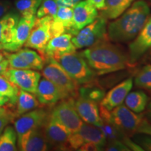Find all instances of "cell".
<instances>
[{"mask_svg":"<svg viewBox=\"0 0 151 151\" xmlns=\"http://www.w3.org/2000/svg\"><path fill=\"white\" fill-rule=\"evenodd\" d=\"M80 53L99 76L122 70L132 65L123 49L108 39L99 41Z\"/></svg>","mask_w":151,"mask_h":151,"instance_id":"cell-1","label":"cell"},{"mask_svg":"<svg viewBox=\"0 0 151 151\" xmlns=\"http://www.w3.org/2000/svg\"><path fill=\"white\" fill-rule=\"evenodd\" d=\"M150 15V9L145 0H138L107 25L109 40L116 43L132 41L142 29Z\"/></svg>","mask_w":151,"mask_h":151,"instance_id":"cell-2","label":"cell"},{"mask_svg":"<svg viewBox=\"0 0 151 151\" xmlns=\"http://www.w3.org/2000/svg\"><path fill=\"white\" fill-rule=\"evenodd\" d=\"M60 64L68 75L79 86L95 81L97 73L78 52H72L62 55L53 59Z\"/></svg>","mask_w":151,"mask_h":151,"instance_id":"cell-3","label":"cell"},{"mask_svg":"<svg viewBox=\"0 0 151 151\" xmlns=\"http://www.w3.org/2000/svg\"><path fill=\"white\" fill-rule=\"evenodd\" d=\"M47 62L42 69L43 77L55 85L65 98L76 99L78 96L79 85L68 75L58 62L52 58H47Z\"/></svg>","mask_w":151,"mask_h":151,"instance_id":"cell-4","label":"cell"},{"mask_svg":"<svg viewBox=\"0 0 151 151\" xmlns=\"http://www.w3.org/2000/svg\"><path fill=\"white\" fill-rule=\"evenodd\" d=\"M109 39L106 19L97 17L92 23L79 30L72 37L71 41L76 49L89 48L99 41Z\"/></svg>","mask_w":151,"mask_h":151,"instance_id":"cell-5","label":"cell"},{"mask_svg":"<svg viewBox=\"0 0 151 151\" xmlns=\"http://www.w3.org/2000/svg\"><path fill=\"white\" fill-rule=\"evenodd\" d=\"M74 99L66 98L60 100L50 113L51 116L63 124L71 134L78 132L83 123L76 110Z\"/></svg>","mask_w":151,"mask_h":151,"instance_id":"cell-6","label":"cell"},{"mask_svg":"<svg viewBox=\"0 0 151 151\" xmlns=\"http://www.w3.org/2000/svg\"><path fill=\"white\" fill-rule=\"evenodd\" d=\"M110 114L113 123L130 138L137 133L143 119L142 115L133 112L122 104L110 111Z\"/></svg>","mask_w":151,"mask_h":151,"instance_id":"cell-7","label":"cell"},{"mask_svg":"<svg viewBox=\"0 0 151 151\" xmlns=\"http://www.w3.org/2000/svg\"><path fill=\"white\" fill-rule=\"evenodd\" d=\"M52 21V17L49 16L40 18H36L31 32L24 46L38 50L43 57L48 41L52 39L50 32Z\"/></svg>","mask_w":151,"mask_h":151,"instance_id":"cell-8","label":"cell"},{"mask_svg":"<svg viewBox=\"0 0 151 151\" xmlns=\"http://www.w3.org/2000/svg\"><path fill=\"white\" fill-rule=\"evenodd\" d=\"M43 129L51 148L58 150H69L68 143L71 133L50 113L43 124Z\"/></svg>","mask_w":151,"mask_h":151,"instance_id":"cell-9","label":"cell"},{"mask_svg":"<svg viewBox=\"0 0 151 151\" xmlns=\"http://www.w3.org/2000/svg\"><path fill=\"white\" fill-rule=\"evenodd\" d=\"M88 142L96 143L104 148L106 144V139L100 128L86 122L83 123L78 132L71 134L68 143L69 150H78L83 144Z\"/></svg>","mask_w":151,"mask_h":151,"instance_id":"cell-10","label":"cell"},{"mask_svg":"<svg viewBox=\"0 0 151 151\" xmlns=\"http://www.w3.org/2000/svg\"><path fill=\"white\" fill-rule=\"evenodd\" d=\"M1 74L6 77L19 88L31 93L35 94L41 78V73L31 69H14L8 67Z\"/></svg>","mask_w":151,"mask_h":151,"instance_id":"cell-11","label":"cell"},{"mask_svg":"<svg viewBox=\"0 0 151 151\" xmlns=\"http://www.w3.org/2000/svg\"><path fill=\"white\" fill-rule=\"evenodd\" d=\"M48 113L43 109H37L22 115L14 122L17 140L36 128L42 126L48 116Z\"/></svg>","mask_w":151,"mask_h":151,"instance_id":"cell-12","label":"cell"},{"mask_svg":"<svg viewBox=\"0 0 151 151\" xmlns=\"http://www.w3.org/2000/svg\"><path fill=\"white\" fill-rule=\"evenodd\" d=\"M151 49V16L129 45V61L132 65Z\"/></svg>","mask_w":151,"mask_h":151,"instance_id":"cell-13","label":"cell"},{"mask_svg":"<svg viewBox=\"0 0 151 151\" xmlns=\"http://www.w3.org/2000/svg\"><path fill=\"white\" fill-rule=\"evenodd\" d=\"M17 142L20 150L46 151L51 149L43 132V125L23 135Z\"/></svg>","mask_w":151,"mask_h":151,"instance_id":"cell-14","label":"cell"},{"mask_svg":"<svg viewBox=\"0 0 151 151\" xmlns=\"http://www.w3.org/2000/svg\"><path fill=\"white\" fill-rule=\"evenodd\" d=\"M133 86V78L127 79L120 83L105 94L102 100L100 102V106L107 110L111 111L118 106L122 104L128 93Z\"/></svg>","mask_w":151,"mask_h":151,"instance_id":"cell-15","label":"cell"},{"mask_svg":"<svg viewBox=\"0 0 151 151\" xmlns=\"http://www.w3.org/2000/svg\"><path fill=\"white\" fill-rule=\"evenodd\" d=\"M36 20L35 16L20 17L17 24L15 36L12 42L3 45L4 50L16 52L20 50L27 41Z\"/></svg>","mask_w":151,"mask_h":151,"instance_id":"cell-16","label":"cell"},{"mask_svg":"<svg viewBox=\"0 0 151 151\" xmlns=\"http://www.w3.org/2000/svg\"><path fill=\"white\" fill-rule=\"evenodd\" d=\"M50 32L52 38L65 33L75 35L73 29V8L58 6L55 16L52 18Z\"/></svg>","mask_w":151,"mask_h":151,"instance_id":"cell-17","label":"cell"},{"mask_svg":"<svg viewBox=\"0 0 151 151\" xmlns=\"http://www.w3.org/2000/svg\"><path fill=\"white\" fill-rule=\"evenodd\" d=\"M72 37L71 34L65 33L52 37L45 48L43 54L44 60L45 58L55 59L62 55L75 52L76 48L71 41Z\"/></svg>","mask_w":151,"mask_h":151,"instance_id":"cell-18","label":"cell"},{"mask_svg":"<svg viewBox=\"0 0 151 151\" xmlns=\"http://www.w3.org/2000/svg\"><path fill=\"white\" fill-rule=\"evenodd\" d=\"M98 17L97 9L86 0H82L73 9V29L75 35L79 30L92 23Z\"/></svg>","mask_w":151,"mask_h":151,"instance_id":"cell-19","label":"cell"},{"mask_svg":"<svg viewBox=\"0 0 151 151\" xmlns=\"http://www.w3.org/2000/svg\"><path fill=\"white\" fill-rule=\"evenodd\" d=\"M74 105L82 120L97 127L101 124L99 109L97 102L78 95L74 99Z\"/></svg>","mask_w":151,"mask_h":151,"instance_id":"cell-20","label":"cell"},{"mask_svg":"<svg viewBox=\"0 0 151 151\" xmlns=\"http://www.w3.org/2000/svg\"><path fill=\"white\" fill-rule=\"evenodd\" d=\"M35 94L39 103L45 106L55 105L60 100L66 99L61 90L45 78L39 81Z\"/></svg>","mask_w":151,"mask_h":151,"instance_id":"cell-21","label":"cell"},{"mask_svg":"<svg viewBox=\"0 0 151 151\" xmlns=\"http://www.w3.org/2000/svg\"><path fill=\"white\" fill-rule=\"evenodd\" d=\"M19 19V14L14 11H8L0 18V43L3 45L12 42L14 40Z\"/></svg>","mask_w":151,"mask_h":151,"instance_id":"cell-22","label":"cell"},{"mask_svg":"<svg viewBox=\"0 0 151 151\" xmlns=\"http://www.w3.org/2000/svg\"><path fill=\"white\" fill-rule=\"evenodd\" d=\"M137 0H106L101 16L107 19H116L124 13Z\"/></svg>","mask_w":151,"mask_h":151,"instance_id":"cell-23","label":"cell"},{"mask_svg":"<svg viewBox=\"0 0 151 151\" xmlns=\"http://www.w3.org/2000/svg\"><path fill=\"white\" fill-rule=\"evenodd\" d=\"M16 116H20L39 107V100L33 93L20 90L16 100Z\"/></svg>","mask_w":151,"mask_h":151,"instance_id":"cell-24","label":"cell"},{"mask_svg":"<svg viewBox=\"0 0 151 151\" xmlns=\"http://www.w3.org/2000/svg\"><path fill=\"white\" fill-rule=\"evenodd\" d=\"M148 102V95L143 91L129 92L124 99L126 106L136 113L143 112L146 109Z\"/></svg>","mask_w":151,"mask_h":151,"instance_id":"cell-25","label":"cell"},{"mask_svg":"<svg viewBox=\"0 0 151 151\" xmlns=\"http://www.w3.org/2000/svg\"><path fill=\"white\" fill-rule=\"evenodd\" d=\"M78 95L92 100L98 104L101 102L105 96V91L102 87L97 85L94 81L79 87Z\"/></svg>","mask_w":151,"mask_h":151,"instance_id":"cell-26","label":"cell"},{"mask_svg":"<svg viewBox=\"0 0 151 151\" xmlns=\"http://www.w3.org/2000/svg\"><path fill=\"white\" fill-rule=\"evenodd\" d=\"M17 134L15 128L7 125L0 134V151H16Z\"/></svg>","mask_w":151,"mask_h":151,"instance_id":"cell-27","label":"cell"},{"mask_svg":"<svg viewBox=\"0 0 151 151\" xmlns=\"http://www.w3.org/2000/svg\"><path fill=\"white\" fill-rule=\"evenodd\" d=\"M16 52L29 64L31 69L42 70L45 65V60L42 55H40L35 50L27 47L25 48H20Z\"/></svg>","mask_w":151,"mask_h":151,"instance_id":"cell-28","label":"cell"},{"mask_svg":"<svg viewBox=\"0 0 151 151\" xmlns=\"http://www.w3.org/2000/svg\"><path fill=\"white\" fill-rule=\"evenodd\" d=\"M20 89L17 86L13 83L6 77L0 74V94L9 98L11 104L16 103Z\"/></svg>","mask_w":151,"mask_h":151,"instance_id":"cell-29","label":"cell"},{"mask_svg":"<svg viewBox=\"0 0 151 151\" xmlns=\"http://www.w3.org/2000/svg\"><path fill=\"white\" fill-rule=\"evenodd\" d=\"M42 0H17L15 7L22 17L35 16Z\"/></svg>","mask_w":151,"mask_h":151,"instance_id":"cell-30","label":"cell"},{"mask_svg":"<svg viewBox=\"0 0 151 151\" xmlns=\"http://www.w3.org/2000/svg\"><path fill=\"white\" fill-rule=\"evenodd\" d=\"M135 86L146 90L151 89V65L143 67L137 73L134 79Z\"/></svg>","mask_w":151,"mask_h":151,"instance_id":"cell-31","label":"cell"},{"mask_svg":"<svg viewBox=\"0 0 151 151\" xmlns=\"http://www.w3.org/2000/svg\"><path fill=\"white\" fill-rule=\"evenodd\" d=\"M58 9L56 0H42L40 6L39 7L36 14V18H40L44 16H55Z\"/></svg>","mask_w":151,"mask_h":151,"instance_id":"cell-32","label":"cell"},{"mask_svg":"<svg viewBox=\"0 0 151 151\" xmlns=\"http://www.w3.org/2000/svg\"><path fill=\"white\" fill-rule=\"evenodd\" d=\"M6 59L8 60L9 67L14 68V69H31L29 64L17 52L16 53L7 52Z\"/></svg>","mask_w":151,"mask_h":151,"instance_id":"cell-33","label":"cell"},{"mask_svg":"<svg viewBox=\"0 0 151 151\" xmlns=\"http://www.w3.org/2000/svg\"><path fill=\"white\" fill-rule=\"evenodd\" d=\"M16 117V113L6 107L0 106V134Z\"/></svg>","mask_w":151,"mask_h":151,"instance_id":"cell-34","label":"cell"},{"mask_svg":"<svg viewBox=\"0 0 151 151\" xmlns=\"http://www.w3.org/2000/svg\"><path fill=\"white\" fill-rule=\"evenodd\" d=\"M132 137V140L139 145L143 150L151 151V135L143 133H136Z\"/></svg>","mask_w":151,"mask_h":151,"instance_id":"cell-35","label":"cell"},{"mask_svg":"<svg viewBox=\"0 0 151 151\" xmlns=\"http://www.w3.org/2000/svg\"><path fill=\"white\" fill-rule=\"evenodd\" d=\"M104 150L108 151H129L130 149L122 141H107L104 147Z\"/></svg>","mask_w":151,"mask_h":151,"instance_id":"cell-36","label":"cell"},{"mask_svg":"<svg viewBox=\"0 0 151 151\" xmlns=\"http://www.w3.org/2000/svg\"><path fill=\"white\" fill-rule=\"evenodd\" d=\"M80 151H101L104 150V148L100 145L96 143L88 142L83 144L80 148L78 149Z\"/></svg>","mask_w":151,"mask_h":151,"instance_id":"cell-37","label":"cell"},{"mask_svg":"<svg viewBox=\"0 0 151 151\" xmlns=\"http://www.w3.org/2000/svg\"><path fill=\"white\" fill-rule=\"evenodd\" d=\"M137 133H143L151 135V123L148 122L146 118H143L140 125L138 128Z\"/></svg>","mask_w":151,"mask_h":151,"instance_id":"cell-38","label":"cell"},{"mask_svg":"<svg viewBox=\"0 0 151 151\" xmlns=\"http://www.w3.org/2000/svg\"><path fill=\"white\" fill-rule=\"evenodd\" d=\"M82 0H56L58 6H67L73 8Z\"/></svg>","mask_w":151,"mask_h":151,"instance_id":"cell-39","label":"cell"},{"mask_svg":"<svg viewBox=\"0 0 151 151\" xmlns=\"http://www.w3.org/2000/svg\"><path fill=\"white\" fill-rule=\"evenodd\" d=\"M11 2L6 0H0V18L6 14L11 8Z\"/></svg>","mask_w":151,"mask_h":151,"instance_id":"cell-40","label":"cell"},{"mask_svg":"<svg viewBox=\"0 0 151 151\" xmlns=\"http://www.w3.org/2000/svg\"><path fill=\"white\" fill-rule=\"evenodd\" d=\"M86 1L98 10H103L105 7L106 0H86Z\"/></svg>","mask_w":151,"mask_h":151,"instance_id":"cell-41","label":"cell"},{"mask_svg":"<svg viewBox=\"0 0 151 151\" xmlns=\"http://www.w3.org/2000/svg\"><path fill=\"white\" fill-rule=\"evenodd\" d=\"M9 67V62L8 60L5 59L3 61L0 62V74H1L4 71H6V69Z\"/></svg>","mask_w":151,"mask_h":151,"instance_id":"cell-42","label":"cell"},{"mask_svg":"<svg viewBox=\"0 0 151 151\" xmlns=\"http://www.w3.org/2000/svg\"><path fill=\"white\" fill-rule=\"evenodd\" d=\"M145 116H146V120L151 123V101L148 104V107H147V111L146 113H145Z\"/></svg>","mask_w":151,"mask_h":151,"instance_id":"cell-43","label":"cell"},{"mask_svg":"<svg viewBox=\"0 0 151 151\" xmlns=\"http://www.w3.org/2000/svg\"><path fill=\"white\" fill-rule=\"evenodd\" d=\"M9 101H10V100H9V98L4 97V96L0 94V106H3L6 104L7 103H9Z\"/></svg>","mask_w":151,"mask_h":151,"instance_id":"cell-44","label":"cell"},{"mask_svg":"<svg viewBox=\"0 0 151 151\" xmlns=\"http://www.w3.org/2000/svg\"><path fill=\"white\" fill-rule=\"evenodd\" d=\"M7 52L2 51V49H0V62L6 59Z\"/></svg>","mask_w":151,"mask_h":151,"instance_id":"cell-45","label":"cell"},{"mask_svg":"<svg viewBox=\"0 0 151 151\" xmlns=\"http://www.w3.org/2000/svg\"><path fill=\"white\" fill-rule=\"evenodd\" d=\"M0 49H2V50H4L3 44H2V43H0Z\"/></svg>","mask_w":151,"mask_h":151,"instance_id":"cell-46","label":"cell"},{"mask_svg":"<svg viewBox=\"0 0 151 151\" xmlns=\"http://www.w3.org/2000/svg\"><path fill=\"white\" fill-rule=\"evenodd\" d=\"M150 90V92H151V89H150V90Z\"/></svg>","mask_w":151,"mask_h":151,"instance_id":"cell-47","label":"cell"}]
</instances>
